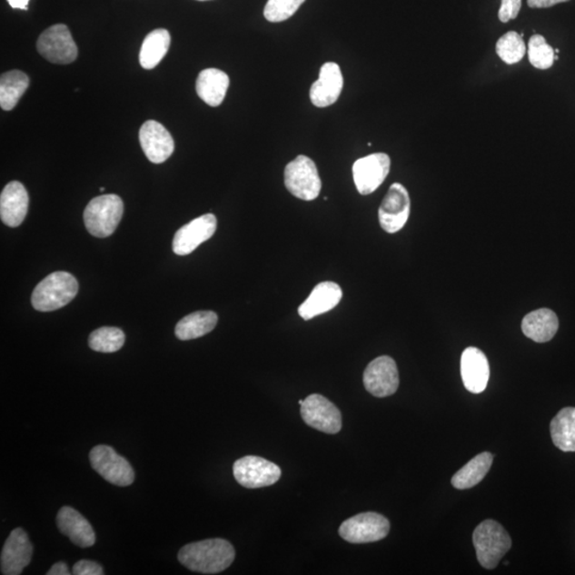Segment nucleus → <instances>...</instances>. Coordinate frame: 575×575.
<instances>
[{"mask_svg":"<svg viewBox=\"0 0 575 575\" xmlns=\"http://www.w3.org/2000/svg\"><path fill=\"white\" fill-rule=\"evenodd\" d=\"M236 551L230 541L214 538L189 543L181 549L178 560L189 570L203 574H216L230 567Z\"/></svg>","mask_w":575,"mask_h":575,"instance_id":"nucleus-1","label":"nucleus"},{"mask_svg":"<svg viewBox=\"0 0 575 575\" xmlns=\"http://www.w3.org/2000/svg\"><path fill=\"white\" fill-rule=\"evenodd\" d=\"M76 278L67 272H55L35 287L31 302L36 311H57L71 302L78 293Z\"/></svg>","mask_w":575,"mask_h":575,"instance_id":"nucleus-2","label":"nucleus"},{"mask_svg":"<svg viewBox=\"0 0 575 575\" xmlns=\"http://www.w3.org/2000/svg\"><path fill=\"white\" fill-rule=\"evenodd\" d=\"M473 545L480 564L491 570L510 551L511 540L509 533L499 522L485 520L474 530Z\"/></svg>","mask_w":575,"mask_h":575,"instance_id":"nucleus-3","label":"nucleus"},{"mask_svg":"<svg viewBox=\"0 0 575 575\" xmlns=\"http://www.w3.org/2000/svg\"><path fill=\"white\" fill-rule=\"evenodd\" d=\"M123 213L124 203L120 196H98L93 199L84 210V225L92 236L107 238L115 232Z\"/></svg>","mask_w":575,"mask_h":575,"instance_id":"nucleus-4","label":"nucleus"},{"mask_svg":"<svg viewBox=\"0 0 575 575\" xmlns=\"http://www.w3.org/2000/svg\"><path fill=\"white\" fill-rule=\"evenodd\" d=\"M284 185L290 193L306 202L317 199L322 189L317 165L304 154H300L287 164Z\"/></svg>","mask_w":575,"mask_h":575,"instance_id":"nucleus-5","label":"nucleus"},{"mask_svg":"<svg viewBox=\"0 0 575 575\" xmlns=\"http://www.w3.org/2000/svg\"><path fill=\"white\" fill-rule=\"evenodd\" d=\"M92 468L110 484L120 487L131 486L134 471L131 463L115 452L109 445H97L90 452Z\"/></svg>","mask_w":575,"mask_h":575,"instance_id":"nucleus-6","label":"nucleus"},{"mask_svg":"<svg viewBox=\"0 0 575 575\" xmlns=\"http://www.w3.org/2000/svg\"><path fill=\"white\" fill-rule=\"evenodd\" d=\"M391 531V522L377 512H363L340 525L339 535L351 543L375 542L386 538Z\"/></svg>","mask_w":575,"mask_h":575,"instance_id":"nucleus-7","label":"nucleus"},{"mask_svg":"<svg viewBox=\"0 0 575 575\" xmlns=\"http://www.w3.org/2000/svg\"><path fill=\"white\" fill-rule=\"evenodd\" d=\"M38 52L55 64H70L78 55V48L69 27L54 25L40 35L36 43Z\"/></svg>","mask_w":575,"mask_h":575,"instance_id":"nucleus-8","label":"nucleus"},{"mask_svg":"<svg viewBox=\"0 0 575 575\" xmlns=\"http://www.w3.org/2000/svg\"><path fill=\"white\" fill-rule=\"evenodd\" d=\"M233 476L241 486L256 490L274 485L281 479L282 470L263 457L245 456L233 463Z\"/></svg>","mask_w":575,"mask_h":575,"instance_id":"nucleus-9","label":"nucleus"},{"mask_svg":"<svg viewBox=\"0 0 575 575\" xmlns=\"http://www.w3.org/2000/svg\"><path fill=\"white\" fill-rule=\"evenodd\" d=\"M301 414L307 425L325 434L335 435L342 431V412L323 395H309L301 405Z\"/></svg>","mask_w":575,"mask_h":575,"instance_id":"nucleus-10","label":"nucleus"},{"mask_svg":"<svg viewBox=\"0 0 575 575\" xmlns=\"http://www.w3.org/2000/svg\"><path fill=\"white\" fill-rule=\"evenodd\" d=\"M411 197L403 184L395 183L389 188L379 209L380 224L388 233H398L410 219Z\"/></svg>","mask_w":575,"mask_h":575,"instance_id":"nucleus-11","label":"nucleus"},{"mask_svg":"<svg viewBox=\"0 0 575 575\" xmlns=\"http://www.w3.org/2000/svg\"><path fill=\"white\" fill-rule=\"evenodd\" d=\"M363 385L376 398H386L397 392L400 385L397 363L389 356L375 358L363 373Z\"/></svg>","mask_w":575,"mask_h":575,"instance_id":"nucleus-12","label":"nucleus"},{"mask_svg":"<svg viewBox=\"0 0 575 575\" xmlns=\"http://www.w3.org/2000/svg\"><path fill=\"white\" fill-rule=\"evenodd\" d=\"M392 160L385 153L371 154L353 165L354 183L362 195L373 193L391 172Z\"/></svg>","mask_w":575,"mask_h":575,"instance_id":"nucleus-13","label":"nucleus"},{"mask_svg":"<svg viewBox=\"0 0 575 575\" xmlns=\"http://www.w3.org/2000/svg\"><path fill=\"white\" fill-rule=\"evenodd\" d=\"M216 226L218 221L213 213L203 214L191 221L175 233L173 239V251L178 256L189 255L213 236Z\"/></svg>","mask_w":575,"mask_h":575,"instance_id":"nucleus-14","label":"nucleus"},{"mask_svg":"<svg viewBox=\"0 0 575 575\" xmlns=\"http://www.w3.org/2000/svg\"><path fill=\"white\" fill-rule=\"evenodd\" d=\"M34 547L28 534L22 528L11 531L0 556L4 575H20L33 559Z\"/></svg>","mask_w":575,"mask_h":575,"instance_id":"nucleus-15","label":"nucleus"},{"mask_svg":"<svg viewBox=\"0 0 575 575\" xmlns=\"http://www.w3.org/2000/svg\"><path fill=\"white\" fill-rule=\"evenodd\" d=\"M139 138L142 150L153 164H164L175 150L174 139L156 121L145 122L140 129Z\"/></svg>","mask_w":575,"mask_h":575,"instance_id":"nucleus-16","label":"nucleus"},{"mask_svg":"<svg viewBox=\"0 0 575 575\" xmlns=\"http://www.w3.org/2000/svg\"><path fill=\"white\" fill-rule=\"evenodd\" d=\"M343 89V75L335 62H327L321 67L319 79L311 88V101L315 107L326 108L338 101Z\"/></svg>","mask_w":575,"mask_h":575,"instance_id":"nucleus-17","label":"nucleus"},{"mask_svg":"<svg viewBox=\"0 0 575 575\" xmlns=\"http://www.w3.org/2000/svg\"><path fill=\"white\" fill-rule=\"evenodd\" d=\"M461 373L463 385L469 392L478 394L485 392L490 381L491 368L483 352L473 346L463 351Z\"/></svg>","mask_w":575,"mask_h":575,"instance_id":"nucleus-18","label":"nucleus"},{"mask_svg":"<svg viewBox=\"0 0 575 575\" xmlns=\"http://www.w3.org/2000/svg\"><path fill=\"white\" fill-rule=\"evenodd\" d=\"M29 206L27 190L18 182L5 185L0 195V216L5 225L17 227L26 218Z\"/></svg>","mask_w":575,"mask_h":575,"instance_id":"nucleus-19","label":"nucleus"},{"mask_svg":"<svg viewBox=\"0 0 575 575\" xmlns=\"http://www.w3.org/2000/svg\"><path fill=\"white\" fill-rule=\"evenodd\" d=\"M58 529L74 545L90 548L96 541L95 531L86 519L70 506L62 507L57 516Z\"/></svg>","mask_w":575,"mask_h":575,"instance_id":"nucleus-20","label":"nucleus"},{"mask_svg":"<svg viewBox=\"0 0 575 575\" xmlns=\"http://www.w3.org/2000/svg\"><path fill=\"white\" fill-rule=\"evenodd\" d=\"M342 299V290L333 282H323L314 287L308 299L299 307V314L306 321L335 308Z\"/></svg>","mask_w":575,"mask_h":575,"instance_id":"nucleus-21","label":"nucleus"},{"mask_svg":"<svg viewBox=\"0 0 575 575\" xmlns=\"http://www.w3.org/2000/svg\"><path fill=\"white\" fill-rule=\"evenodd\" d=\"M521 327L525 336L535 342L545 343L554 338L559 331L560 322L554 312L541 308L525 315Z\"/></svg>","mask_w":575,"mask_h":575,"instance_id":"nucleus-22","label":"nucleus"},{"mask_svg":"<svg viewBox=\"0 0 575 575\" xmlns=\"http://www.w3.org/2000/svg\"><path fill=\"white\" fill-rule=\"evenodd\" d=\"M228 86L230 77L218 69L203 70L196 80L197 95L212 107H219L224 101Z\"/></svg>","mask_w":575,"mask_h":575,"instance_id":"nucleus-23","label":"nucleus"},{"mask_svg":"<svg viewBox=\"0 0 575 575\" xmlns=\"http://www.w3.org/2000/svg\"><path fill=\"white\" fill-rule=\"evenodd\" d=\"M218 314L213 312H196L179 321L175 335L183 342L201 338L212 332L218 324Z\"/></svg>","mask_w":575,"mask_h":575,"instance_id":"nucleus-24","label":"nucleus"},{"mask_svg":"<svg viewBox=\"0 0 575 575\" xmlns=\"http://www.w3.org/2000/svg\"><path fill=\"white\" fill-rule=\"evenodd\" d=\"M552 441L562 452H575V407L562 408L553 418Z\"/></svg>","mask_w":575,"mask_h":575,"instance_id":"nucleus-25","label":"nucleus"},{"mask_svg":"<svg viewBox=\"0 0 575 575\" xmlns=\"http://www.w3.org/2000/svg\"><path fill=\"white\" fill-rule=\"evenodd\" d=\"M170 45L171 35L168 30L156 29L152 31L150 35H146L141 47V66L145 70L156 67L169 52Z\"/></svg>","mask_w":575,"mask_h":575,"instance_id":"nucleus-26","label":"nucleus"},{"mask_svg":"<svg viewBox=\"0 0 575 575\" xmlns=\"http://www.w3.org/2000/svg\"><path fill=\"white\" fill-rule=\"evenodd\" d=\"M493 461V455L490 452H483L475 456L472 461H470L466 466H463L459 472L454 474L452 478V485L456 490H469L472 488L481 481L491 468Z\"/></svg>","mask_w":575,"mask_h":575,"instance_id":"nucleus-27","label":"nucleus"},{"mask_svg":"<svg viewBox=\"0 0 575 575\" xmlns=\"http://www.w3.org/2000/svg\"><path fill=\"white\" fill-rule=\"evenodd\" d=\"M29 84V77L21 71L3 74L0 78V106L5 111L15 109Z\"/></svg>","mask_w":575,"mask_h":575,"instance_id":"nucleus-28","label":"nucleus"},{"mask_svg":"<svg viewBox=\"0 0 575 575\" xmlns=\"http://www.w3.org/2000/svg\"><path fill=\"white\" fill-rule=\"evenodd\" d=\"M125 343V333L117 327H102L93 332L89 338V345L93 351L100 353H114Z\"/></svg>","mask_w":575,"mask_h":575,"instance_id":"nucleus-29","label":"nucleus"},{"mask_svg":"<svg viewBox=\"0 0 575 575\" xmlns=\"http://www.w3.org/2000/svg\"><path fill=\"white\" fill-rule=\"evenodd\" d=\"M496 51L501 60L506 64L512 65L523 59L527 53V45L520 35L516 31H509L497 42Z\"/></svg>","mask_w":575,"mask_h":575,"instance_id":"nucleus-30","label":"nucleus"},{"mask_svg":"<svg viewBox=\"0 0 575 575\" xmlns=\"http://www.w3.org/2000/svg\"><path fill=\"white\" fill-rule=\"evenodd\" d=\"M528 55L530 64L538 70H549L553 66L555 53L540 35L531 36L529 41Z\"/></svg>","mask_w":575,"mask_h":575,"instance_id":"nucleus-31","label":"nucleus"},{"mask_svg":"<svg viewBox=\"0 0 575 575\" xmlns=\"http://www.w3.org/2000/svg\"><path fill=\"white\" fill-rule=\"evenodd\" d=\"M304 3L305 0H268L263 12L265 20L271 23L287 21Z\"/></svg>","mask_w":575,"mask_h":575,"instance_id":"nucleus-32","label":"nucleus"},{"mask_svg":"<svg viewBox=\"0 0 575 575\" xmlns=\"http://www.w3.org/2000/svg\"><path fill=\"white\" fill-rule=\"evenodd\" d=\"M522 0H502L499 10V20L507 23L517 18L521 10Z\"/></svg>","mask_w":575,"mask_h":575,"instance_id":"nucleus-33","label":"nucleus"},{"mask_svg":"<svg viewBox=\"0 0 575 575\" xmlns=\"http://www.w3.org/2000/svg\"><path fill=\"white\" fill-rule=\"evenodd\" d=\"M73 574L75 575H103L104 569L100 564L91 560H79L73 567Z\"/></svg>","mask_w":575,"mask_h":575,"instance_id":"nucleus-34","label":"nucleus"},{"mask_svg":"<svg viewBox=\"0 0 575 575\" xmlns=\"http://www.w3.org/2000/svg\"><path fill=\"white\" fill-rule=\"evenodd\" d=\"M570 2V0H528L530 8L542 9L553 7L555 5Z\"/></svg>","mask_w":575,"mask_h":575,"instance_id":"nucleus-35","label":"nucleus"},{"mask_svg":"<svg viewBox=\"0 0 575 575\" xmlns=\"http://www.w3.org/2000/svg\"><path fill=\"white\" fill-rule=\"evenodd\" d=\"M71 574L69 567L64 561L57 562L55 564L49 571L47 575H69Z\"/></svg>","mask_w":575,"mask_h":575,"instance_id":"nucleus-36","label":"nucleus"},{"mask_svg":"<svg viewBox=\"0 0 575 575\" xmlns=\"http://www.w3.org/2000/svg\"><path fill=\"white\" fill-rule=\"evenodd\" d=\"M30 0H8L9 5L14 9L27 10Z\"/></svg>","mask_w":575,"mask_h":575,"instance_id":"nucleus-37","label":"nucleus"},{"mask_svg":"<svg viewBox=\"0 0 575 575\" xmlns=\"http://www.w3.org/2000/svg\"><path fill=\"white\" fill-rule=\"evenodd\" d=\"M302 403H304V401L300 400V401H299V404H300V405H302Z\"/></svg>","mask_w":575,"mask_h":575,"instance_id":"nucleus-38","label":"nucleus"},{"mask_svg":"<svg viewBox=\"0 0 575 575\" xmlns=\"http://www.w3.org/2000/svg\"><path fill=\"white\" fill-rule=\"evenodd\" d=\"M199 2H206V0H199Z\"/></svg>","mask_w":575,"mask_h":575,"instance_id":"nucleus-39","label":"nucleus"}]
</instances>
